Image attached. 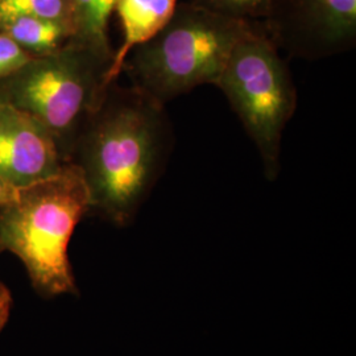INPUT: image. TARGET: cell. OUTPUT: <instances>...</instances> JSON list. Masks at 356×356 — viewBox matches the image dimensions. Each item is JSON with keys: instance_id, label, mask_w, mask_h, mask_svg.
Returning a JSON list of instances; mask_svg holds the SVG:
<instances>
[{"instance_id": "cell-6", "label": "cell", "mask_w": 356, "mask_h": 356, "mask_svg": "<svg viewBox=\"0 0 356 356\" xmlns=\"http://www.w3.org/2000/svg\"><path fill=\"white\" fill-rule=\"evenodd\" d=\"M285 3L279 36L294 51L326 56L351 47L356 36V0H279ZM285 38V40L286 38Z\"/></svg>"}, {"instance_id": "cell-2", "label": "cell", "mask_w": 356, "mask_h": 356, "mask_svg": "<svg viewBox=\"0 0 356 356\" xmlns=\"http://www.w3.org/2000/svg\"><path fill=\"white\" fill-rule=\"evenodd\" d=\"M91 207L85 177L74 163L17 188L0 206V254L16 256L42 298L76 294L69 244Z\"/></svg>"}, {"instance_id": "cell-4", "label": "cell", "mask_w": 356, "mask_h": 356, "mask_svg": "<svg viewBox=\"0 0 356 356\" xmlns=\"http://www.w3.org/2000/svg\"><path fill=\"white\" fill-rule=\"evenodd\" d=\"M108 67V63L69 41L0 79V102L35 119L56 141L65 163H70L81 132L104 101Z\"/></svg>"}, {"instance_id": "cell-3", "label": "cell", "mask_w": 356, "mask_h": 356, "mask_svg": "<svg viewBox=\"0 0 356 356\" xmlns=\"http://www.w3.org/2000/svg\"><path fill=\"white\" fill-rule=\"evenodd\" d=\"M252 28L195 3L178 4L163 29L134 48L123 66L134 88L165 106L202 85H216L235 45Z\"/></svg>"}, {"instance_id": "cell-12", "label": "cell", "mask_w": 356, "mask_h": 356, "mask_svg": "<svg viewBox=\"0 0 356 356\" xmlns=\"http://www.w3.org/2000/svg\"><path fill=\"white\" fill-rule=\"evenodd\" d=\"M276 0H194L193 3L213 13L251 23L254 19L269 17Z\"/></svg>"}, {"instance_id": "cell-15", "label": "cell", "mask_w": 356, "mask_h": 356, "mask_svg": "<svg viewBox=\"0 0 356 356\" xmlns=\"http://www.w3.org/2000/svg\"><path fill=\"white\" fill-rule=\"evenodd\" d=\"M16 189L17 188H15L13 184H10L7 179L0 176V206L6 204L13 197Z\"/></svg>"}, {"instance_id": "cell-10", "label": "cell", "mask_w": 356, "mask_h": 356, "mask_svg": "<svg viewBox=\"0 0 356 356\" xmlns=\"http://www.w3.org/2000/svg\"><path fill=\"white\" fill-rule=\"evenodd\" d=\"M0 32L13 40L32 57L58 51L72 38L70 31L64 26L26 15L0 19Z\"/></svg>"}, {"instance_id": "cell-14", "label": "cell", "mask_w": 356, "mask_h": 356, "mask_svg": "<svg viewBox=\"0 0 356 356\" xmlns=\"http://www.w3.org/2000/svg\"><path fill=\"white\" fill-rule=\"evenodd\" d=\"M13 306V293L7 288V285L0 280V332L4 330L10 321Z\"/></svg>"}, {"instance_id": "cell-1", "label": "cell", "mask_w": 356, "mask_h": 356, "mask_svg": "<svg viewBox=\"0 0 356 356\" xmlns=\"http://www.w3.org/2000/svg\"><path fill=\"white\" fill-rule=\"evenodd\" d=\"M169 143L164 104L113 83L70 160L88 184L90 213L118 226L129 223L161 173Z\"/></svg>"}, {"instance_id": "cell-11", "label": "cell", "mask_w": 356, "mask_h": 356, "mask_svg": "<svg viewBox=\"0 0 356 356\" xmlns=\"http://www.w3.org/2000/svg\"><path fill=\"white\" fill-rule=\"evenodd\" d=\"M15 15L36 16L58 23L73 36L72 0H0V19Z\"/></svg>"}, {"instance_id": "cell-16", "label": "cell", "mask_w": 356, "mask_h": 356, "mask_svg": "<svg viewBox=\"0 0 356 356\" xmlns=\"http://www.w3.org/2000/svg\"><path fill=\"white\" fill-rule=\"evenodd\" d=\"M3 127H4V104L0 102V139L3 135Z\"/></svg>"}, {"instance_id": "cell-9", "label": "cell", "mask_w": 356, "mask_h": 356, "mask_svg": "<svg viewBox=\"0 0 356 356\" xmlns=\"http://www.w3.org/2000/svg\"><path fill=\"white\" fill-rule=\"evenodd\" d=\"M116 3L118 0H72L73 36L70 41L86 48L110 65L114 51L108 41L107 28Z\"/></svg>"}, {"instance_id": "cell-8", "label": "cell", "mask_w": 356, "mask_h": 356, "mask_svg": "<svg viewBox=\"0 0 356 356\" xmlns=\"http://www.w3.org/2000/svg\"><path fill=\"white\" fill-rule=\"evenodd\" d=\"M177 6V0H118L115 11L122 23L123 42L115 51L104 76L107 88L115 83L123 72V66L131 51L163 29L173 16Z\"/></svg>"}, {"instance_id": "cell-7", "label": "cell", "mask_w": 356, "mask_h": 356, "mask_svg": "<svg viewBox=\"0 0 356 356\" xmlns=\"http://www.w3.org/2000/svg\"><path fill=\"white\" fill-rule=\"evenodd\" d=\"M3 104L0 176L20 188L58 172L65 161L49 132L31 116Z\"/></svg>"}, {"instance_id": "cell-5", "label": "cell", "mask_w": 356, "mask_h": 356, "mask_svg": "<svg viewBox=\"0 0 356 356\" xmlns=\"http://www.w3.org/2000/svg\"><path fill=\"white\" fill-rule=\"evenodd\" d=\"M216 86L254 141L268 177L277 176L281 139L296 111L297 91L275 40L252 26L235 45Z\"/></svg>"}, {"instance_id": "cell-13", "label": "cell", "mask_w": 356, "mask_h": 356, "mask_svg": "<svg viewBox=\"0 0 356 356\" xmlns=\"http://www.w3.org/2000/svg\"><path fill=\"white\" fill-rule=\"evenodd\" d=\"M32 56L23 51L13 40L0 32V79L19 70Z\"/></svg>"}]
</instances>
